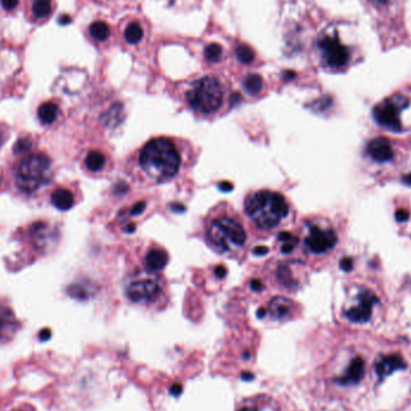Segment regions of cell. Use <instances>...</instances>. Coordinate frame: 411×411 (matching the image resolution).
I'll use <instances>...</instances> for the list:
<instances>
[{
  "label": "cell",
  "instance_id": "29",
  "mask_svg": "<svg viewBox=\"0 0 411 411\" xmlns=\"http://www.w3.org/2000/svg\"><path fill=\"white\" fill-rule=\"evenodd\" d=\"M352 266H354V265H352V260L349 259V257H345V259H343L341 261V267L345 272L351 271Z\"/></svg>",
  "mask_w": 411,
  "mask_h": 411
},
{
  "label": "cell",
  "instance_id": "41",
  "mask_svg": "<svg viewBox=\"0 0 411 411\" xmlns=\"http://www.w3.org/2000/svg\"><path fill=\"white\" fill-rule=\"evenodd\" d=\"M0 186H1V177H0Z\"/></svg>",
  "mask_w": 411,
  "mask_h": 411
},
{
  "label": "cell",
  "instance_id": "10",
  "mask_svg": "<svg viewBox=\"0 0 411 411\" xmlns=\"http://www.w3.org/2000/svg\"><path fill=\"white\" fill-rule=\"evenodd\" d=\"M19 319L8 304L0 303V343H8L19 331Z\"/></svg>",
  "mask_w": 411,
  "mask_h": 411
},
{
  "label": "cell",
  "instance_id": "19",
  "mask_svg": "<svg viewBox=\"0 0 411 411\" xmlns=\"http://www.w3.org/2000/svg\"><path fill=\"white\" fill-rule=\"evenodd\" d=\"M105 164H106V157L99 150H90L84 159V166L90 172H99L100 170H103Z\"/></svg>",
  "mask_w": 411,
  "mask_h": 411
},
{
  "label": "cell",
  "instance_id": "32",
  "mask_svg": "<svg viewBox=\"0 0 411 411\" xmlns=\"http://www.w3.org/2000/svg\"><path fill=\"white\" fill-rule=\"evenodd\" d=\"M215 276L218 277V278H225L226 276V268L224 266H217L215 267Z\"/></svg>",
  "mask_w": 411,
  "mask_h": 411
},
{
  "label": "cell",
  "instance_id": "39",
  "mask_svg": "<svg viewBox=\"0 0 411 411\" xmlns=\"http://www.w3.org/2000/svg\"><path fill=\"white\" fill-rule=\"evenodd\" d=\"M404 182H405V184H408V186H410L411 187V173H409L408 176H405V178H404Z\"/></svg>",
  "mask_w": 411,
  "mask_h": 411
},
{
  "label": "cell",
  "instance_id": "6",
  "mask_svg": "<svg viewBox=\"0 0 411 411\" xmlns=\"http://www.w3.org/2000/svg\"><path fill=\"white\" fill-rule=\"evenodd\" d=\"M126 296L134 303L154 302L161 292V281L152 271L139 272L131 277L126 284Z\"/></svg>",
  "mask_w": 411,
  "mask_h": 411
},
{
  "label": "cell",
  "instance_id": "3",
  "mask_svg": "<svg viewBox=\"0 0 411 411\" xmlns=\"http://www.w3.org/2000/svg\"><path fill=\"white\" fill-rule=\"evenodd\" d=\"M244 210L259 229L270 231L288 218L290 206L279 192L259 190L245 199Z\"/></svg>",
  "mask_w": 411,
  "mask_h": 411
},
{
  "label": "cell",
  "instance_id": "18",
  "mask_svg": "<svg viewBox=\"0 0 411 411\" xmlns=\"http://www.w3.org/2000/svg\"><path fill=\"white\" fill-rule=\"evenodd\" d=\"M168 262V252H165L163 248H154L152 249L147 257H146V265L148 267V271L158 272L163 270Z\"/></svg>",
  "mask_w": 411,
  "mask_h": 411
},
{
  "label": "cell",
  "instance_id": "9",
  "mask_svg": "<svg viewBox=\"0 0 411 411\" xmlns=\"http://www.w3.org/2000/svg\"><path fill=\"white\" fill-rule=\"evenodd\" d=\"M304 243L314 254H325L336 245L337 234L332 230L321 229L320 226L312 225Z\"/></svg>",
  "mask_w": 411,
  "mask_h": 411
},
{
  "label": "cell",
  "instance_id": "12",
  "mask_svg": "<svg viewBox=\"0 0 411 411\" xmlns=\"http://www.w3.org/2000/svg\"><path fill=\"white\" fill-rule=\"evenodd\" d=\"M367 152L375 161L385 163L393 158V148L391 142L386 137H377L367 146Z\"/></svg>",
  "mask_w": 411,
  "mask_h": 411
},
{
  "label": "cell",
  "instance_id": "26",
  "mask_svg": "<svg viewBox=\"0 0 411 411\" xmlns=\"http://www.w3.org/2000/svg\"><path fill=\"white\" fill-rule=\"evenodd\" d=\"M236 54H237L239 61H242L243 64H250L255 58L254 51L247 45H239L237 50H236Z\"/></svg>",
  "mask_w": 411,
  "mask_h": 411
},
{
  "label": "cell",
  "instance_id": "8",
  "mask_svg": "<svg viewBox=\"0 0 411 411\" xmlns=\"http://www.w3.org/2000/svg\"><path fill=\"white\" fill-rule=\"evenodd\" d=\"M402 100L403 99H401V101H398L396 99H388L379 103L378 106L374 108L373 114L375 121L390 130H399L402 128L399 121V110L403 106Z\"/></svg>",
  "mask_w": 411,
  "mask_h": 411
},
{
  "label": "cell",
  "instance_id": "22",
  "mask_svg": "<svg viewBox=\"0 0 411 411\" xmlns=\"http://www.w3.org/2000/svg\"><path fill=\"white\" fill-rule=\"evenodd\" d=\"M262 86H263L262 77L260 75H257V74H252L244 80V88H245L248 93L252 94V95H257V94L260 93Z\"/></svg>",
  "mask_w": 411,
  "mask_h": 411
},
{
  "label": "cell",
  "instance_id": "31",
  "mask_svg": "<svg viewBox=\"0 0 411 411\" xmlns=\"http://www.w3.org/2000/svg\"><path fill=\"white\" fill-rule=\"evenodd\" d=\"M252 252H254L255 255H257V257H261V255H266L267 252H268V248L262 247V245H260V247L254 248V250H252Z\"/></svg>",
  "mask_w": 411,
  "mask_h": 411
},
{
  "label": "cell",
  "instance_id": "35",
  "mask_svg": "<svg viewBox=\"0 0 411 411\" xmlns=\"http://www.w3.org/2000/svg\"><path fill=\"white\" fill-rule=\"evenodd\" d=\"M181 391H182V388H181V385H174V386H173V388H171V392H172V394H174V396H176V394H179V393H181Z\"/></svg>",
  "mask_w": 411,
  "mask_h": 411
},
{
  "label": "cell",
  "instance_id": "17",
  "mask_svg": "<svg viewBox=\"0 0 411 411\" xmlns=\"http://www.w3.org/2000/svg\"><path fill=\"white\" fill-rule=\"evenodd\" d=\"M59 106L53 101H46L41 103L38 108V119L42 126H52L53 123L57 122L59 117Z\"/></svg>",
  "mask_w": 411,
  "mask_h": 411
},
{
  "label": "cell",
  "instance_id": "1",
  "mask_svg": "<svg viewBox=\"0 0 411 411\" xmlns=\"http://www.w3.org/2000/svg\"><path fill=\"white\" fill-rule=\"evenodd\" d=\"M139 166L152 182H168L176 177L182 168V154L174 141L157 137L140 150Z\"/></svg>",
  "mask_w": 411,
  "mask_h": 411
},
{
  "label": "cell",
  "instance_id": "15",
  "mask_svg": "<svg viewBox=\"0 0 411 411\" xmlns=\"http://www.w3.org/2000/svg\"><path fill=\"white\" fill-rule=\"evenodd\" d=\"M292 313V302L284 297H274L268 304V314L274 320H284Z\"/></svg>",
  "mask_w": 411,
  "mask_h": 411
},
{
  "label": "cell",
  "instance_id": "37",
  "mask_svg": "<svg viewBox=\"0 0 411 411\" xmlns=\"http://www.w3.org/2000/svg\"><path fill=\"white\" fill-rule=\"evenodd\" d=\"M136 230V226L134 224H129L126 228V232H129V234H132L134 231Z\"/></svg>",
  "mask_w": 411,
  "mask_h": 411
},
{
  "label": "cell",
  "instance_id": "24",
  "mask_svg": "<svg viewBox=\"0 0 411 411\" xmlns=\"http://www.w3.org/2000/svg\"><path fill=\"white\" fill-rule=\"evenodd\" d=\"M279 242H281V250L284 254H289V252L294 250V247L297 245L299 239L297 237H294V234H290V232H281L279 234Z\"/></svg>",
  "mask_w": 411,
  "mask_h": 411
},
{
  "label": "cell",
  "instance_id": "36",
  "mask_svg": "<svg viewBox=\"0 0 411 411\" xmlns=\"http://www.w3.org/2000/svg\"><path fill=\"white\" fill-rule=\"evenodd\" d=\"M70 22H71L70 16H61V24L70 23Z\"/></svg>",
  "mask_w": 411,
  "mask_h": 411
},
{
  "label": "cell",
  "instance_id": "11",
  "mask_svg": "<svg viewBox=\"0 0 411 411\" xmlns=\"http://www.w3.org/2000/svg\"><path fill=\"white\" fill-rule=\"evenodd\" d=\"M377 301V297L370 292H363L360 296V301L359 304L354 307V308L349 309L346 312V318L354 321V323H365L370 320L372 317V310H373V305Z\"/></svg>",
  "mask_w": 411,
  "mask_h": 411
},
{
  "label": "cell",
  "instance_id": "13",
  "mask_svg": "<svg viewBox=\"0 0 411 411\" xmlns=\"http://www.w3.org/2000/svg\"><path fill=\"white\" fill-rule=\"evenodd\" d=\"M75 194L70 189L64 187H58L52 192L51 203L57 210H69L75 205Z\"/></svg>",
  "mask_w": 411,
  "mask_h": 411
},
{
  "label": "cell",
  "instance_id": "5",
  "mask_svg": "<svg viewBox=\"0 0 411 411\" xmlns=\"http://www.w3.org/2000/svg\"><path fill=\"white\" fill-rule=\"evenodd\" d=\"M189 106L201 114L219 111L224 103V88L214 76H206L192 84L187 93Z\"/></svg>",
  "mask_w": 411,
  "mask_h": 411
},
{
  "label": "cell",
  "instance_id": "28",
  "mask_svg": "<svg viewBox=\"0 0 411 411\" xmlns=\"http://www.w3.org/2000/svg\"><path fill=\"white\" fill-rule=\"evenodd\" d=\"M146 210V202L141 201L139 203H136L132 208H131V215L136 217V215H140L143 213V210Z\"/></svg>",
  "mask_w": 411,
  "mask_h": 411
},
{
  "label": "cell",
  "instance_id": "34",
  "mask_svg": "<svg viewBox=\"0 0 411 411\" xmlns=\"http://www.w3.org/2000/svg\"><path fill=\"white\" fill-rule=\"evenodd\" d=\"M408 218L407 210H401L397 212V219L398 220H405Z\"/></svg>",
  "mask_w": 411,
  "mask_h": 411
},
{
  "label": "cell",
  "instance_id": "25",
  "mask_svg": "<svg viewBox=\"0 0 411 411\" xmlns=\"http://www.w3.org/2000/svg\"><path fill=\"white\" fill-rule=\"evenodd\" d=\"M205 57L210 63H218L223 58V47L218 43H210L205 48Z\"/></svg>",
  "mask_w": 411,
  "mask_h": 411
},
{
  "label": "cell",
  "instance_id": "20",
  "mask_svg": "<svg viewBox=\"0 0 411 411\" xmlns=\"http://www.w3.org/2000/svg\"><path fill=\"white\" fill-rule=\"evenodd\" d=\"M89 32H90V35H92L95 40H98V41H105V40H108V37H110V33H111L108 24L105 23L103 21L94 22V23L90 26Z\"/></svg>",
  "mask_w": 411,
  "mask_h": 411
},
{
  "label": "cell",
  "instance_id": "40",
  "mask_svg": "<svg viewBox=\"0 0 411 411\" xmlns=\"http://www.w3.org/2000/svg\"><path fill=\"white\" fill-rule=\"evenodd\" d=\"M239 411H259V409H257V408L254 407H245L243 408V409H241Z\"/></svg>",
  "mask_w": 411,
  "mask_h": 411
},
{
  "label": "cell",
  "instance_id": "38",
  "mask_svg": "<svg viewBox=\"0 0 411 411\" xmlns=\"http://www.w3.org/2000/svg\"><path fill=\"white\" fill-rule=\"evenodd\" d=\"M266 310H265V309L263 308H260L259 309V310H257V317H259V318H262V317H265V315H266Z\"/></svg>",
  "mask_w": 411,
  "mask_h": 411
},
{
  "label": "cell",
  "instance_id": "27",
  "mask_svg": "<svg viewBox=\"0 0 411 411\" xmlns=\"http://www.w3.org/2000/svg\"><path fill=\"white\" fill-rule=\"evenodd\" d=\"M0 3L6 11H12L19 5V0H0Z\"/></svg>",
  "mask_w": 411,
  "mask_h": 411
},
{
  "label": "cell",
  "instance_id": "33",
  "mask_svg": "<svg viewBox=\"0 0 411 411\" xmlns=\"http://www.w3.org/2000/svg\"><path fill=\"white\" fill-rule=\"evenodd\" d=\"M219 188L220 190H223V192H231L234 189V186H232V183L221 182L219 184Z\"/></svg>",
  "mask_w": 411,
  "mask_h": 411
},
{
  "label": "cell",
  "instance_id": "30",
  "mask_svg": "<svg viewBox=\"0 0 411 411\" xmlns=\"http://www.w3.org/2000/svg\"><path fill=\"white\" fill-rule=\"evenodd\" d=\"M250 288H252V291L259 292V291H261L263 289V284H262V281L260 279H254L250 283Z\"/></svg>",
  "mask_w": 411,
  "mask_h": 411
},
{
  "label": "cell",
  "instance_id": "2",
  "mask_svg": "<svg viewBox=\"0 0 411 411\" xmlns=\"http://www.w3.org/2000/svg\"><path fill=\"white\" fill-rule=\"evenodd\" d=\"M14 184L23 195H34L47 186L52 178V160L43 152H34L19 155L12 168Z\"/></svg>",
  "mask_w": 411,
  "mask_h": 411
},
{
  "label": "cell",
  "instance_id": "21",
  "mask_svg": "<svg viewBox=\"0 0 411 411\" xmlns=\"http://www.w3.org/2000/svg\"><path fill=\"white\" fill-rule=\"evenodd\" d=\"M32 10L37 19H47L52 14V1L51 0H35Z\"/></svg>",
  "mask_w": 411,
  "mask_h": 411
},
{
  "label": "cell",
  "instance_id": "23",
  "mask_svg": "<svg viewBox=\"0 0 411 411\" xmlns=\"http://www.w3.org/2000/svg\"><path fill=\"white\" fill-rule=\"evenodd\" d=\"M124 35H126V41L131 45H135L137 42L141 41V39L143 38V29L141 28L140 24L132 22L128 26Z\"/></svg>",
  "mask_w": 411,
  "mask_h": 411
},
{
  "label": "cell",
  "instance_id": "4",
  "mask_svg": "<svg viewBox=\"0 0 411 411\" xmlns=\"http://www.w3.org/2000/svg\"><path fill=\"white\" fill-rule=\"evenodd\" d=\"M206 239L213 250L221 255H229L243 249L247 232L237 217L221 213L207 221Z\"/></svg>",
  "mask_w": 411,
  "mask_h": 411
},
{
  "label": "cell",
  "instance_id": "7",
  "mask_svg": "<svg viewBox=\"0 0 411 411\" xmlns=\"http://www.w3.org/2000/svg\"><path fill=\"white\" fill-rule=\"evenodd\" d=\"M319 47L323 53V61L330 68L338 69L345 66L349 61V51L337 37H323L319 41Z\"/></svg>",
  "mask_w": 411,
  "mask_h": 411
},
{
  "label": "cell",
  "instance_id": "16",
  "mask_svg": "<svg viewBox=\"0 0 411 411\" xmlns=\"http://www.w3.org/2000/svg\"><path fill=\"white\" fill-rule=\"evenodd\" d=\"M363 374H365V363L362 359L357 357L355 360L351 361L346 373L339 379V383L343 385L359 383L361 379L363 378Z\"/></svg>",
  "mask_w": 411,
  "mask_h": 411
},
{
  "label": "cell",
  "instance_id": "14",
  "mask_svg": "<svg viewBox=\"0 0 411 411\" xmlns=\"http://www.w3.org/2000/svg\"><path fill=\"white\" fill-rule=\"evenodd\" d=\"M405 368V362L399 355H388L383 357L381 360L377 363V373L379 377H388L396 370Z\"/></svg>",
  "mask_w": 411,
  "mask_h": 411
}]
</instances>
